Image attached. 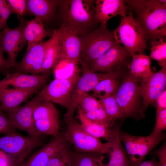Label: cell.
<instances>
[{"mask_svg":"<svg viewBox=\"0 0 166 166\" xmlns=\"http://www.w3.org/2000/svg\"><path fill=\"white\" fill-rule=\"evenodd\" d=\"M59 28L60 61L66 60L78 65L81 60V41L80 37L63 23H62Z\"/></svg>","mask_w":166,"mask_h":166,"instance_id":"obj_16","label":"cell"},{"mask_svg":"<svg viewBox=\"0 0 166 166\" xmlns=\"http://www.w3.org/2000/svg\"><path fill=\"white\" fill-rule=\"evenodd\" d=\"M0 166H16L11 157L0 149Z\"/></svg>","mask_w":166,"mask_h":166,"instance_id":"obj_40","label":"cell"},{"mask_svg":"<svg viewBox=\"0 0 166 166\" xmlns=\"http://www.w3.org/2000/svg\"><path fill=\"white\" fill-rule=\"evenodd\" d=\"M138 166H159V165L156 157L154 156L149 160L142 162Z\"/></svg>","mask_w":166,"mask_h":166,"instance_id":"obj_43","label":"cell"},{"mask_svg":"<svg viewBox=\"0 0 166 166\" xmlns=\"http://www.w3.org/2000/svg\"><path fill=\"white\" fill-rule=\"evenodd\" d=\"M166 90L156 100L155 103H156V107L166 109Z\"/></svg>","mask_w":166,"mask_h":166,"instance_id":"obj_42","label":"cell"},{"mask_svg":"<svg viewBox=\"0 0 166 166\" xmlns=\"http://www.w3.org/2000/svg\"><path fill=\"white\" fill-rule=\"evenodd\" d=\"M69 143L53 156L46 166H73Z\"/></svg>","mask_w":166,"mask_h":166,"instance_id":"obj_31","label":"cell"},{"mask_svg":"<svg viewBox=\"0 0 166 166\" xmlns=\"http://www.w3.org/2000/svg\"><path fill=\"white\" fill-rule=\"evenodd\" d=\"M10 68L7 64L3 53L0 54V73H11Z\"/></svg>","mask_w":166,"mask_h":166,"instance_id":"obj_41","label":"cell"},{"mask_svg":"<svg viewBox=\"0 0 166 166\" xmlns=\"http://www.w3.org/2000/svg\"><path fill=\"white\" fill-rule=\"evenodd\" d=\"M16 128L0 108V134L7 135L16 132Z\"/></svg>","mask_w":166,"mask_h":166,"instance_id":"obj_36","label":"cell"},{"mask_svg":"<svg viewBox=\"0 0 166 166\" xmlns=\"http://www.w3.org/2000/svg\"><path fill=\"white\" fill-rule=\"evenodd\" d=\"M95 4V18L101 26L106 25L110 19L117 15L126 16L128 6L125 0H97Z\"/></svg>","mask_w":166,"mask_h":166,"instance_id":"obj_21","label":"cell"},{"mask_svg":"<svg viewBox=\"0 0 166 166\" xmlns=\"http://www.w3.org/2000/svg\"><path fill=\"white\" fill-rule=\"evenodd\" d=\"M43 101L36 96L25 105L19 106L6 112V116L16 128L26 132L29 136L40 138L34 125L33 115L39 104Z\"/></svg>","mask_w":166,"mask_h":166,"instance_id":"obj_14","label":"cell"},{"mask_svg":"<svg viewBox=\"0 0 166 166\" xmlns=\"http://www.w3.org/2000/svg\"><path fill=\"white\" fill-rule=\"evenodd\" d=\"M140 85L142 98V109L144 111L151 104L156 100L165 91L166 85V66L149 77L142 79Z\"/></svg>","mask_w":166,"mask_h":166,"instance_id":"obj_15","label":"cell"},{"mask_svg":"<svg viewBox=\"0 0 166 166\" xmlns=\"http://www.w3.org/2000/svg\"><path fill=\"white\" fill-rule=\"evenodd\" d=\"M6 1L14 14L17 15L19 19L26 15L27 0H7Z\"/></svg>","mask_w":166,"mask_h":166,"instance_id":"obj_37","label":"cell"},{"mask_svg":"<svg viewBox=\"0 0 166 166\" xmlns=\"http://www.w3.org/2000/svg\"><path fill=\"white\" fill-rule=\"evenodd\" d=\"M103 108L110 119L114 122L123 119L121 110L116 101L115 94L100 95L97 97Z\"/></svg>","mask_w":166,"mask_h":166,"instance_id":"obj_30","label":"cell"},{"mask_svg":"<svg viewBox=\"0 0 166 166\" xmlns=\"http://www.w3.org/2000/svg\"><path fill=\"white\" fill-rule=\"evenodd\" d=\"M80 37L81 41V60L89 65L106 53L115 43L113 31L106 25Z\"/></svg>","mask_w":166,"mask_h":166,"instance_id":"obj_5","label":"cell"},{"mask_svg":"<svg viewBox=\"0 0 166 166\" xmlns=\"http://www.w3.org/2000/svg\"><path fill=\"white\" fill-rule=\"evenodd\" d=\"M80 62L81 64L83 74L73 87L71 94L70 106L64 114V121L66 124L73 118L82 97L93 90L104 74L91 70L88 65L81 61Z\"/></svg>","mask_w":166,"mask_h":166,"instance_id":"obj_12","label":"cell"},{"mask_svg":"<svg viewBox=\"0 0 166 166\" xmlns=\"http://www.w3.org/2000/svg\"><path fill=\"white\" fill-rule=\"evenodd\" d=\"M60 113L52 102L43 101L35 109L33 115L36 131L40 136L56 137L60 133Z\"/></svg>","mask_w":166,"mask_h":166,"instance_id":"obj_11","label":"cell"},{"mask_svg":"<svg viewBox=\"0 0 166 166\" xmlns=\"http://www.w3.org/2000/svg\"><path fill=\"white\" fill-rule=\"evenodd\" d=\"M142 80L128 71L115 94L123 118L132 117L136 120L144 116L141 105V97L139 82Z\"/></svg>","mask_w":166,"mask_h":166,"instance_id":"obj_3","label":"cell"},{"mask_svg":"<svg viewBox=\"0 0 166 166\" xmlns=\"http://www.w3.org/2000/svg\"><path fill=\"white\" fill-rule=\"evenodd\" d=\"M79 69L67 78H56L36 95L43 101L64 106L68 110L71 102L72 90L80 77Z\"/></svg>","mask_w":166,"mask_h":166,"instance_id":"obj_9","label":"cell"},{"mask_svg":"<svg viewBox=\"0 0 166 166\" xmlns=\"http://www.w3.org/2000/svg\"><path fill=\"white\" fill-rule=\"evenodd\" d=\"M44 85L26 89L10 88L0 86V108L7 112L14 108L38 92Z\"/></svg>","mask_w":166,"mask_h":166,"instance_id":"obj_19","label":"cell"},{"mask_svg":"<svg viewBox=\"0 0 166 166\" xmlns=\"http://www.w3.org/2000/svg\"><path fill=\"white\" fill-rule=\"evenodd\" d=\"M6 75L4 78L0 81V86L26 89L45 85L49 78L51 73L38 75L14 73Z\"/></svg>","mask_w":166,"mask_h":166,"instance_id":"obj_20","label":"cell"},{"mask_svg":"<svg viewBox=\"0 0 166 166\" xmlns=\"http://www.w3.org/2000/svg\"><path fill=\"white\" fill-rule=\"evenodd\" d=\"M52 32L45 28L43 21L40 18L35 17L26 21L24 30V35L27 42L28 49L33 45L42 43L47 37H51Z\"/></svg>","mask_w":166,"mask_h":166,"instance_id":"obj_23","label":"cell"},{"mask_svg":"<svg viewBox=\"0 0 166 166\" xmlns=\"http://www.w3.org/2000/svg\"><path fill=\"white\" fill-rule=\"evenodd\" d=\"M81 125L85 130L95 137L102 138L108 141L111 137L114 128L108 127L92 122L82 113L78 112Z\"/></svg>","mask_w":166,"mask_h":166,"instance_id":"obj_28","label":"cell"},{"mask_svg":"<svg viewBox=\"0 0 166 166\" xmlns=\"http://www.w3.org/2000/svg\"><path fill=\"white\" fill-rule=\"evenodd\" d=\"M102 107L99 100L94 96L88 93L85 95L81 99L77 107L78 112L85 114Z\"/></svg>","mask_w":166,"mask_h":166,"instance_id":"obj_34","label":"cell"},{"mask_svg":"<svg viewBox=\"0 0 166 166\" xmlns=\"http://www.w3.org/2000/svg\"><path fill=\"white\" fill-rule=\"evenodd\" d=\"M165 136L162 132L158 134L151 133L145 136H136L119 131V138L125 147L129 166L139 165L147 155L164 139Z\"/></svg>","mask_w":166,"mask_h":166,"instance_id":"obj_7","label":"cell"},{"mask_svg":"<svg viewBox=\"0 0 166 166\" xmlns=\"http://www.w3.org/2000/svg\"><path fill=\"white\" fill-rule=\"evenodd\" d=\"M144 29L147 40L151 42L166 35V3L157 0H125Z\"/></svg>","mask_w":166,"mask_h":166,"instance_id":"obj_1","label":"cell"},{"mask_svg":"<svg viewBox=\"0 0 166 166\" xmlns=\"http://www.w3.org/2000/svg\"><path fill=\"white\" fill-rule=\"evenodd\" d=\"M69 144L64 133H60L20 166H46L53 156Z\"/></svg>","mask_w":166,"mask_h":166,"instance_id":"obj_18","label":"cell"},{"mask_svg":"<svg viewBox=\"0 0 166 166\" xmlns=\"http://www.w3.org/2000/svg\"><path fill=\"white\" fill-rule=\"evenodd\" d=\"M158 1L160 3H166V0H158Z\"/></svg>","mask_w":166,"mask_h":166,"instance_id":"obj_44","label":"cell"},{"mask_svg":"<svg viewBox=\"0 0 166 166\" xmlns=\"http://www.w3.org/2000/svg\"><path fill=\"white\" fill-rule=\"evenodd\" d=\"M120 126H115L112 136L108 141L110 143L111 149L109 160L105 166H129L127 155L123 147L119 136Z\"/></svg>","mask_w":166,"mask_h":166,"instance_id":"obj_24","label":"cell"},{"mask_svg":"<svg viewBox=\"0 0 166 166\" xmlns=\"http://www.w3.org/2000/svg\"><path fill=\"white\" fill-rule=\"evenodd\" d=\"M82 114L94 123L110 128H113L115 125V123L110 119L102 107L92 111Z\"/></svg>","mask_w":166,"mask_h":166,"instance_id":"obj_33","label":"cell"},{"mask_svg":"<svg viewBox=\"0 0 166 166\" xmlns=\"http://www.w3.org/2000/svg\"><path fill=\"white\" fill-rule=\"evenodd\" d=\"M73 166H105L103 163V154L96 153L79 152L72 151Z\"/></svg>","mask_w":166,"mask_h":166,"instance_id":"obj_29","label":"cell"},{"mask_svg":"<svg viewBox=\"0 0 166 166\" xmlns=\"http://www.w3.org/2000/svg\"><path fill=\"white\" fill-rule=\"evenodd\" d=\"M113 34L115 42L122 44L132 56L136 52L144 54L148 48L144 30L133 16L132 12L128 16L122 17Z\"/></svg>","mask_w":166,"mask_h":166,"instance_id":"obj_4","label":"cell"},{"mask_svg":"<svg viewBox=\"0 0 166 166\" xmlns=\"http://www.w3.org/2000/svg\"><path fill=\"white\" fill-rule=\"evenodd\" d=\"M150 154L154 155L158 157L159 166H166V143L164 142L163 145L156 150L151 151Z\"/></svg>","mask_w":166,"mask_h":166,"instance_id":"obj_39","label":"cell"},{"mask_svg":"<svg viewBox=\"0 0 166 166\" xmlns=\"http://www.w3.org/2000/svg\"><path fill=\"white\" fill-rule=\"evenodd\" d=\"M121 75V70L104 73L103 77L92 90L94 97H97L102 92L106 94H115L120 85L119 78Z\"/></svg>","mask_w":166,"mask_h":166,"instance_id":"obj_26","label":"cell"},{"mask_svg":"<svg viewBox=\"0 0 166 166\" xmlns=\"http://www.w3.org/2000/svg\"><path fill=\"white\" fill-rule=\"evenodd\" d=\"M60 33L59 27L55 29L53 31L52 36L48 40V43L41 74L50 72L60 62V52L58 41Z\"/></svg>","mask_w":166,"mask_h":166,"instance_id":"obj_25","label":"cell"},{"mask_svg":"<svg viewBox=\"0 0 166 166\" xmlns=\"http://www.w3.org/2000/svg\"><path fill=\"white\" fill-rule=\"evenodd\" d=\"M67 129L64 133L66 140L72 145L75 151L81 153H96L102 154H109L111 145L109 141L103 143L99 138L87 132L81 124L73 118L67 123Z\"/></svg>","mask_w":166,"mask_h":166,"instance_id":"obj_6","label":"cell"},{"mask_svg":"<svg viewBox=\"0 0 166 166\" xmlns=\"http://www.w3.org/2000/svg\"><path fill=\"white\" fill-rule=\"evenodd\" d=\"M42 137L25 136L16 132L0 136V149L9 155L20 166L31 152L43 143Z\"/></svg>","mask_w":166,"mask_h":166,"instance_id":"obj_8","label":"cell"},{"mask_svg":"<svg viewBox=\"0 0 166 166\" xmlns=\"http://www.w3.org/2000/svg\"><path fill=\"white\" fill-rule=\"evenodd\" d=\"M19 25L14 28L6 27L0 31V47L8 54L6 60L7 65L14 69L18 64L16 58L27 44L24 35L26 21L22 17L19 19Z\"/></svg>","mask_w":166,"mask_h":166,"instance_id":"obj_10","label":"cell"},{"mask_svg":"<svg viewBox=\"0 0 166 166\" xmlns=\"http://www.w3.org/2000/svg\"><path fill=\"white\" fill-rule=\"evenodd\" d=\"M3 52L2 50L0 47V54L3 53Z\"/></svg>","mask_w":166,"mask_h":166,"instance_id":"obj_45","label":"cell"},{"mask_svg":"<svg viewBox=\"0 0 166 166\" xmlns=\"http://www.w3.org/2000/svg\"><path fill=\"white\" fill-rule=\"evenodd\" d=\"M151 58L148 56L133 54L132 60L127 65L129 72L142 79L149 77L153 73L151 69Z\"/></svg>","mask_w":166,"mask_h":166,"instance_id":"obj_27","label":"cell"},{"mask_svg":"<svg viewBox=\"0 0 166 166\" xmlns=\"http://www.w3.org/2000/svg\"><path fill=\"white\" fill-rule=\"evenodd\" d=\"M48 40L32 46L26 51L14 73L33 75L41 74Z\"/></svg>","mask_w":166,"mask_h":166,"instance_id":"obj_17","label":"cell"},{"mask_svg":"<svg viewBox=\"0 0 166 166\" xmlns=\"http://www.w3.org/2000/svg\"><path fill=\"white\" fill-rule=\"evenodd\" d=\"M95 2L93 0H58V14L62 23L79 36L96 29Z\"/></svg>","mask_w":166,"mask_h":166,"instance_id":"obj_2","label":"cell"},{"mask_svg":"<svg viewBox=\"0 0 166 166\" xmlns=\"http://www.w3.org/2000/svg\"><path fill=\"white\" fill-rule=\"evenodd\" d=\"M14 13L6 1L0 0V30L7 27L8 19Z\"/></svg>","mask_w":166,"mask_h":166,"instance_id":"obj_38","label":"cell"},{"mask_svg":"<svg viewBox=\"0 0 166 166\" xmlns=\"http://www.w3.org/2000/svg\"><path fill=\"white\" fill-rule=\"evenodd\" d=\"M151 58L157 61L161 68L166 66V42L163 38L151 42Z\"/></svg>","mask_w":166,"mask_h":166,"instance_id":"obj_32","label":"cell"},{"mask_svg":"<svg viewBox=\"0 0 166 166\" xmlns=\"http://www.w3.org/2000/svg\"><path fill=\"white\" fill-rule=\"evenodd\" d=\"M132 57L125 47L115 42L104 54L88 65L90 70L100 73H108L121 70L127 66Z\"/></svg>","mask_w":166,"mask_h":166,"instance_id":"obj_13","label":"cell"},{"mask_svg":"<svg viewBox=\"0 0 166 166\" xmlns=\"http://www.w3.org/2000/svg\"><path fill=\"white\" fill-rule=\"evenodd\" d=\"M58 0H27L26 14L42 19L44 23L50 22L55 17Z\"/></svg>","mask_w":166,"mask_h":166,"instance_id":"obj_22","label":"cell"},{"mask_svg":"<svg viewBox=\"0 0 166 166\" xmlns=\"http://www.w3.org/2000/svg\"><path fill=\"white\" fill-rule=\"evenodd\" d=\"M156 121L154 129L151 133L160 134L166 128V109L156 107Z\"/></svg>","mask_w":166,"mask_h":166,"instance_id":"obj_35","label":"cell"}]
</instances>
